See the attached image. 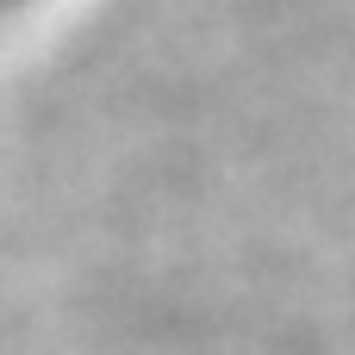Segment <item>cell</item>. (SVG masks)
<instances>
[{
	"label": "cell",
	"instance_id": "cell-1",
	"mask_svg": "<svg viewBox=\"0 0 355 355\" xmlns=\"http://www.w3.org/2000/svg\"><path fill=\"white\" fill-rule=\"evenodd\" d=\"M12 6H25V0H0V12H12Z\"/></svg>",
	"mask_w": 355,
	"mask_h": 355
}]
</instances>
